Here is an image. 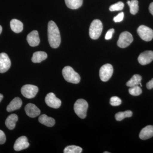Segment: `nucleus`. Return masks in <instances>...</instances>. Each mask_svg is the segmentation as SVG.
Returning a JSON list of instances; mask_svg holds the SVG:
<instances>
[{"label":"nucleus","instance_id":"f257e3e1","mask_svg":"<svg viewBox=\"0 0 153 153\" xmlns=\"http://www.w3.org/2000/svg\"><path fill=\"white\" fill-rule=\"evenodd\" d=\"M48 37L51 47L56 49L59 47L61 43L60 31L56 24L52 21L48 23Z\"/></svg>","mask_w":153,"mask_h":153},{"label":"nucleus","instance_id":"f03ea898","mask_svg":"<svg viewBox=\"0 0 153 153\" xmlns=\"http://www.w3.org/2000/svg\"><path fill=\"white\" fill-rule=\"evenodd\" d=\"M62 74L64 79L68 82L77 84L80 82V76L71 66L64 67L62 70Z\"/></svg>","mask_w":153,"mask_h":153},{"label":"nucleus","instance_id":"7ed1b4c3","mask_svg":"<svg viewBox=\"0 0 153 153\" xmlns=\"http://www.w3.org/2000/svg\"><path fill=\"white\" fill-rule=\"evenodd\" d=\"M102 23L98 19H95L91 22L89 28V36L91 39L96 40L99 38L102 32Z\"/></svg>","mask_w":153,"mask_h":153},{"label":"nucleus","instance_id":"20e7f679","mask_svg":"<svg viewBox=\"0 0 153 153\" xmlns=\"http://www.w3.org/2000/svg\"><path fill=\"white\" fill-rule=\"evenodd\" d=\"M88 106V103L85 100H77L74 104V112L80 118L84 119L86 117Z\"/></svg>","mask_w":153,"mask_h":153},{"label":"nucleus","instance_id":"39448f33","mask_svg":"<svg viewBox=\"0 0 153 153\" xmlns=\"http://www.w3.org/2000/svg\"><path fill=\"white\" fill-rule=\"evenodd\" d=\"M133 41V38L130 33L125 31L121 33L117 42V46L121 48L128 47Z\"/></svg>","mask_w":153,"mask_h":153},{"label":"nucleus","instance_id":"423d86ee","mask_svg":"<svg viewBox=\"0 0 153 153\" xmlns=\"http://www.w3.org/2000/svg\"><path fill=\"white\" fill-rule=\"evenodd\" d=\"M139 36L142 40L146 41H152L153 38V30L145 26L141 25L137 30Z\"/></svg>","mask_w":153,"mask_h":153},{"label":"nucleus","instance_id":"0eeeda50","mask_svg":"<svg viewBox=\"0 0 153 153\" xmlns=\"http://www.w3.org/2000/svg\"><path fill=\"white\" fill-rule=\"evenodd\" d=\"M113 73V68L111 64L107 63L102 66L100 70V79L103 82H106L110 79Z\"/></svg>","mask_w":153,"mask_h":153},{"label":"nucleus","instance_id":"6e6552de","mask_svg":"<svg viewBox=\"0 0 153 153\" xmlns=\"http://www.w3.org/2000/svg\"><path fill=\"white\" fill-rule=\"evenodd\" d=\"M38 91V88L37 86L30 84L24 85L21 89V92L22 95L28 99L35 97Z\"/></svg>","mask_w":153,"mask_h":153},{"label":"nucleus","instance_id":"1a4fd4ad","mask_svg":"<svg viewBox=\"0 0 153 153\" xmlns=\"http://www.w3.org/2000/svg\"><path fill=\"white\" fill-rule=\"evenodd\" d=\"M45 101L47 105L52 108H58L61 106V100L52 92L47 94L45 97Z\"/></svg>","mask_w":153,"mask_h":153},{"label":"nucleus","instance_id":"9d476101","mask_svg":"<svg viewBox=\"0 0 153 153\" xmlns=\"http://www.w3.org/2000/svg\"><path fill=\"white\" fill-rule=\"evenodd\" d=\"M11 61L8 55L5 53L0 54V73H4L10 68Z\"/></svg>","mask_w":153,"mask_h":153},{"label":"nucleus","instance_id":"9b49d317","mask_svg":"<svg viewBox=\"0 0 153 153\" xmlns=\"http://www.w3.org/2000/svg\"><path fill=\"white\" fill-rule=\"evenodd\" d=\"M138 60L142 65L149 64L153 60V51H146L140 54Z\"/></svg>","mask_w":153,"mask_h":153},{"label":"nucleus","instance_id":"f8f14e48","mask_svg":"<svg viewBox=\"0 0 153 153\" xmlns=\"http://www.w3.org/2000/svg\"><path fill=\"white\" fill-rule=\"evenodd\" d=\"M30 144L28 143L27 137L22 136L19 137L16 140L14 146V149L16 151H20L29 147Z\"/></svg>","mask_w":153,"mask_h":153},{"label":"nucleus","instance_id":"ddd939ff","mask_svg":"<svg viewBox=\"0 0 153 153\" xmlns=\"http://www.w3.org/2000/svg\"><path fill=\"white\" fill-rule=\"evenodd\" d=\"M27 40L31 47L38 46L40 44V39L38 31L34 30L29 33L27 36Z\"/></svg>","mask_w":153,"mask_h":153},{"label":"nucleus","instance_id":"4468645a","mask_svg":"<svg viewBox=\"0 0 153 153\" xmlns=\"http://www.w3.org/2000/svg\"><path fill=\"white\" fill-rule=\"evenodd\" d=\"M26 114L30 117H36L41 114V111L33 103H28L25 107Z\"/></svg>","mask_w":153,"mask_h":153},{"label":"nucleus","instance_id":"2eb2a0df","mask_svg":"<svg viewBox=\"0 0 153 153\" xmlns=\"http://www.w3.org/2000/svg\"><path fill=\"white\" fill-rule=\"evenodd\" d=\"M153 137V126L149 125L142 129L140 132L139 137L141 139L146 140Z\"/></svg>","mask_w":153,"mask_h":153},{"label":"nucleus","instance_id":"dca6fc26","mask_svg":"<svg viewBox=\"0 0 153 153\" xmlns=\"http://www.w3.org/2000/svg\"><path fill=\"white\" fill-rule=\"evenodd\" d=\"M22 99L19 97H15L7 106V111L8 112H11V111L19 109L22 106Z\"/></svg>","mask_w":153,"mask_h":153},{"label":"nucleus","instance_id":"f3484780","mask_svg":"<svg viewBox=\"0 0 153 153\" xmlns=\"http://www.w3.org/2000/svg\"><path fill=\"white\" fill-rule=\"evenodd\" d=\"M38 120L40 123L49 127L53 126L55 123L54 119L49 117L45 114L41 115L38 118Z\"/></svg>","mask_w":153,"mask_h":153},{"label":"nucleus","instance_id":"a211bd4d","mask_svg":"<svg viewBox=\"0 0 153 153\" xmlns=\"http://www.w3.org/2000/svg\"><path fill=\"white\" fill-rule=\"evenodd\" d=\"M18 120L17 115L13 114L9 115L5 121L6 126L10 130H13L15 128L16 123Z\"/></svg>","mask_w":153,"mask_h":153},{"label":"nucleus","instance_id":"6ab92c4d","mask_svg":"<svg viewBox=\"0 0 153 153\" xmlns=\"http://www.w3.org/2000/svg\"><path fill=\"white\" fill-rule=\"evenodd\" d=\"M47 57V53L43 51H38L33 53L32 61L34 63H41Z\"/></svg>","mask_w":153,"mask_h":153},{"label":"nucleus","instance_id":"aec40b11","mask_svg":"<svg viewBox=\"0 0 153 153\" xmlns=\"http://www.w3.org/2000/svg\"><path fill=\"white\" fill-rule=\"evenodd\" d=\"M10 27L11 30L15 33H21L23 30V23L21 21L16 19H13L11 20Z\"/></svg>","mask_w":153,"mask_h":153},{"label":"nucleus","instance_id":"412c9836","mask_svg":"<svg viewBox=\"0 0 153 153\" xmlns=\"http://www.w3.org/2000/svg\"><path fill=\"white\" fill-rule=\"evenodd\" d=\"M66 5L69 8L76 10L82 6L83 0H65Z\"/></svg>","mask_w":153,"mask_h":153},{"label":"nucleus","instance_id":"4be33fe9","mask_svg":"<svg viewBox=\"0 0 153 153\" xmlns=\"http://www.w3.org/2000/svg\"><path fill=\"white\" fill-rule=\"evenodd\" d=\"M142 77L139 74H134L126 83V85L128 87H132L135 85H140L142 86L141 81Z\"/></svg>","mask_w":153,"mask_h":153},{"label":"nucleus","instance_id":"5701e85b","mask_svg":"<svg viewBox=\"0 0 153 153\" xmlns=\"http://www.w3.org/2000/svg\"><path fill=\"white\" fill-rule=\"evenodd\" d=\"M127 4L130 7V13L132 15H135L139 11L138 1L137 0L128 1Z\"/></svg>","mask_w":153,"mask_h":153},{"label":"nucleus","instance_id":"b1692460","mask_svg":"<svg viewBox=\"0 0 153 153\" xmlns=\"http://www.w3.org/2000/svg\"><path fill=\"white\" fill-rule=\"evenodd\" d=\"M133 113L131 111L127 110L124 112H119L117 113L115 115V119L118 121H120L126 117H131Z\"/></svg>","mask_w":153,"mask_h":153},{"label":"nucleus","instance_id":"393cba45","mask_svg":"<svg viewBox=\"0 0 153 153\" xmlns=\"http://www.w3.org/2000/svg\"><path fill=\"white\" fill-rule=\"evenodd\" d=\"M82 148L77 146H69L65 148L63 152L64 153H80L82 152Z\"/></svg>","mask_w":153,"mask_h":153},{"label":"nucleus","instance_id":"a878e982","mask_svg":"<svg viewBox=\"0 0 153 153\" xmlns=\"http://www.w3.org/2000/svg\"><path fill=\"white\" fill-rule=\"evenodd\" d=\"M128 91L130 94L134 96H137L140 95L141 94L142 92L141 88L138 85L130 87Z\"/></svg>","mask_w":153,"mask_h":153},{"label":"nucleus","instance_id":"bb28decb","mask_svg":"<svg viewBox=\"0 0 153 153\" xmlns=\"http://www.w3.org/2000/svg\"><path fill=\"white\" fill-rule=\"evenodd\" d=\"M124 7V3L120 1L111 6L109 7V10L111 12L121 11L123 10Z\"/></svg>","mask_w":153,"mask_h":153},{"label":"nucleus","instance_id":"cd10ccee","mask_svg":"<svg viewBox=\"0 0 153 153\" xmlns=\"http://www.w3.org/2000/svg\"><path fill=\"white\" fill-rule=\"evenodd\" d=\"M122 103V100L119 97L117 96L112 97L110 98V103L112 106H117L120 105Z\"/></svg>","mask_w":153,"mask_h":153},{"label":"nucleus","instance_id":"c85d7f7f","mask_svg":"<svg viewBox=\"0 0 153 153\" xmlns=\"http://www.w3.org/2000/svg\"><path fill=\"white\" fill-rule=\"evenodd\" d=\"M124 18V13L123 12L120 13L118 14L117 16L114 17V21L116 23L117 22H122Z\"/></svg>","mask_w":153,"mask_h":153},{"label":"nucleus","instance_id":"c756f323","mask_svg":"<svg viewBox=\"0 0 153 153\" xmlns=\"http://www.w3.org/2000/svg\"><path fill=\"white\" fill-rule=\"evenodd\" d=\"M6 141L5 134L4 132L0 130V145L5 143Z\"/></svg>","mask_w":153,"mask_h":153},{"label":"nucleus","instance_id":"7c9ffc66","mask_svg":"<svg viewBox=\"0 0 153 153\" xmlns=\"http://www.w3.org/2000/svg\"><path fill=\"white\" fill-rule=\"evenodd\" d=\"M114 33V29H111L107 32L105 36V40H108L112 38L113 34Z\"/></svg>","mask_w":153,"mask_h":153},{"label":"nucleus","instance_id":"2f4dec72","mask_svg":"<svg viewBox=\"0 0 153 153\" xmlns=\"http://www.w3.org/2000/svg\"><path fill=\"white\" fill-rule=\"evenodd\" d=\"M146 87L148 89H151L153 88V78L147 83Z\"/></svg>","mask_w":153,"mask_h":153},{"label":"nucleus","instance_id":"473e14b6","mask_svg":"<svg viewBox=\"0 0 153 153\" xmlns=\"http://www.w3.org/2000/svg\"><path fill=\"white\" fill-rule=\"evenodd\" d=\"M149 10L150 13L153 16V2L151 3L149 7Z\"/></svg>","mask_w":153,"mask_h":153},{"label":"nucleus","instance_id":"72a5a7b5","mask_svg":"<svg viewBox=\"0 0 153 153\" xmlns=\"http://www.w3.org/2000/svg\"><path fill=\"white\" fill-rule=\"evenodd\" d=\"M3 97H4V96H3V94H0V102L2 100Z\"/></svg>","mask_w":153,"mask_h":153},{"label":"nucleus","instance_id":"f704fd0d","mask_svg":"<svg viewBox=\"0 0 153 153\" xmlns=\"http://www.w3.org/2000/svg\"><path fill=\"white\" fill-rule=\"evenodd\" d=\"M2 31V27L0 25V34L1 33Z\"/></svg>","mask_w":153,"mask_h":153},{"label":"nucleus","instance_id":"c9c22d12","mask_svg":"<svg viewBox=\"0 0 153 153\" xmlns=\"http://www.w3.org/2000/svg\"><path fill=\"white\" fill-rule=\"evenodd\" d=\"M104 153H109V152H103Z\"/></svg>","mask_w":153,"mask_h":153}]
</instances>
